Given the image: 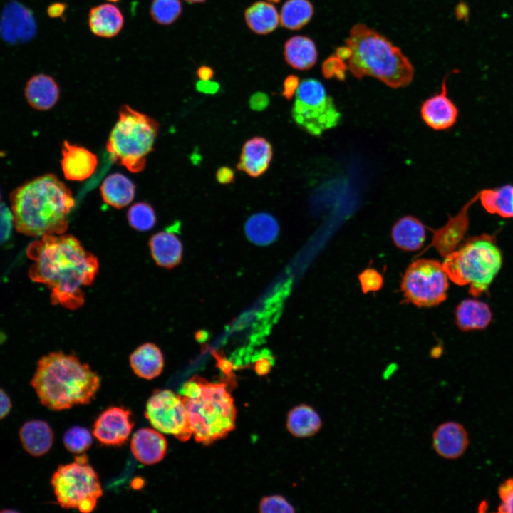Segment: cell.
<instances>
[{
  "label": "cell",
  "instance_id": "obj_1",
  "mask_svg": "<svg viewBox=\"0 0 513 513\" xmlns=\"http://www.w3.org/2000/svg\"><path fill=\"white\" fill-rule=\"evenodd\" d=\"M26 254L33 261L29 277L48 287L53 304L73 310L83 304V288L94 281L98 261L75 237L43 235L29 244Z\"/></svg>",
  "mask_w": 513,
  "mask_h": 513
},
{
  "label": "cell",
  "instance_id": "obj_2",
  "mask_svg": "<svg viewBox=\"0 0 513 513\" xmlns=\"http://www.w3.org/2000/svg\"><path fill=\"white\" fill-rule=\"evenodd\" d=\"M14 224L24 234L42 237L61 234L75 206L71 190L55 175L38 177L11 195Z\"/></svg>",
  "mask_w": 513,
  "mask_h": 513
},
{
  "label": "cell",
  "instance_id": "obj_3",
  "mask_svg": "<svg viewBox=\"0 0 513 513\" xmlns=\"http://www.w3.org/2000/svg\"><path fill=\"white\" fill-rule=\"evenodd\" d=\"M41 403L54 410L91 402L100 385L98 374L71 354L52 352L38 362L31 380Z\"/></svg>",
  "mask_w": 513,
  "mask_h": 513
},
{
  "label": "cell",
  "instance_id": "obj_4",
  "mask_svg": "<svg viewBox=\"0 0 513 513\" xmlns=\"http://www.w3.org/2000/svg\"><path fill=\"white\" fill-rule=\"evenodd\" d=\"M347 67L356 78H375L392 88L408 86L414 67L401 49L388 38L363 23L353 26L346 44Z\"/></svg>",
  "mask_w": 513,
  "mask_h": 513
},
{
  "label": "cell",
  "instance_id": "obj_5",
  "mask_svg": "<svg viewBox=\"0 0 513 513\" xmlns=\"http://www.w3.org/2000/svg\"><path fill=\"white\" fill-rule=\"evenodd\" d=\"M180 393L197 442L209 445L234 428L237 411L224 383L194 376Z\"/></svg>",
  "mask_w": 513,
  "mask_h": 513
},
{
  "label": "cell",
  "instance_id": "obj_6",
  "mask_svg": "<svg viewBox=\"0 0 513 513\" xmlns=\"http://www.w3.org/2000/svg\"><path fill=\"white\" fill-rule=\"evenodd\" d=\"M501 252L494 238L483 234L469 239L445 256L442 267L452 281L469 286L478 296L487 290L502 266Z\"/></svg>",
  "mask_w": 513,
  "mask_h": 513
},
{
  "label": "cell",
  "instance_id": "obj_7",
  "mask_svg": "<svg viewBox=\"0 0 513 513\" xmlns=\"http://www.w3.org/2000/svg\"><path fill=\"white\" fill-rule=\"evenodd\" d=\"M160 124L151 117L123 105L106 145L110 158L132 172L144 170L153 150Z\"/></svg>",
  "mask_w": 513,
  "mask_h": 513
},
{
  "label": "cell",
  "instance_id": "obj_8",
  "mask_svg": "<svg viewBox=\"0 0 513 513\" xmlns=\"http://www.w3.org/2000/svg\"><path fill=\"white\" fill-rule=\"evenodd\" d=\"M56 499L62 508L89 513L95 507L103 490L98 477L88 463L86 455L59 466L51 477Z\"/></svg>",
  "mask_w": 513,
  "mask_h": 513
},
{
  "label": "cell",
  "instance_id": "obj_9",
  "mask_svg": "<svg viewBox=\"0 0 513 513\" xmlns=\"http://www.w3.org/2000/svg\"><path fill=\"white\" fill-rule=\"evenodd\" d=\"M291 113L295 122L314 136L337 126L341 119L333 98L321 82L315 78L300 83Z\"/></svg>",
  "mask_w": 513,
  "mask_h": 513
},
{
  "label": "cell",
  "instance_id": "obj_10",
  "mask_svg": "<svg viewBox=\"0 0 513 513\" xmlns=\"http://www.w3.org/2000/svg\"><path fill=\"white\" fill-rule=\"evenodd\" d=\"M447 279L438 261L419 259L406 269L401 289L406 300L418 306H436L447 297Z\"/></svg>",
  "mask_w": 513,
  "mask_h": 513
},
{
  "label": "cell",
  "instance_id": "obj_11",
  "mask_svg": "<svg viewBox=\"0 0 513 513\" xmlns=\"http://www.w3.org/2000/svg\"><path fill=\"white\" fill-rule=\"evenodd\" d=\"M145 417L159 432L187 441L192 435L182 395L170 390H157L148 399Z\"/></svg>",
  "mask_w": 513,
  "mask_h": 513
},
{
  "label": "cell",
  "instance_id": "obj_12",
  "mask_svg": "<svg viewBox=\"0 0 513 513\" xmlns=\"http://www.w3.org/2000/svg\"><path fill=\"white\" fill-rule=\"evenodd\" d=\"M130 412L118 407L104 410L95 420L93 434L102 444L119 446L128 440L134 423Z\"/></svg>",
  "mask_w": 513,
  "mask_h": 513
},
{
  "label": "cell",
  "instance_id": "obj_13",
  "mask_svg": "<svg viewBox=\"0 0 513 513\" xmlns=\"http://www.w3.org/2000/svg\"><path fill=\"white\" fill-rule=\"evenodd\" d=\"M443 78L441 90L426 99L420 107V115L427 125L435 130H444L457 122L459 110L447 95V77Z\"/></svg>",
  "mask_w": 513,
  "mask_h": 513
},
{
  "label": "cell",
  "instance_id": "obj_14",
  "mask_svg": "<svg viewBox=\"0 0 513 513\" xmlns=\"http://www.w3.org/2000/svg\"><path fill=\"white\" fill-rule=\"evenodd\" d=\"M480 191L461 208L457 214L450 217L445 225L432 231L430 245L443 256L455 250L462 239L469 224L468 211L479 200Z\"/></svg>",
  "mask_w": 513,
  "mask_h": 513
},
{
  "label": "cell",
  "instance_id": "obj_15",
  "mask_svg": "<svg viewBox=\"0 0 513 513\" xmlns=\"http://www.w3.org/2000/svg\"><path fill=\"white\" fill-rule=\"evenodd\" d=\"M432 441L435 452L447 460L460 457L469 445L468 434L465 428L455 421L440 424L432 432Z\"/></svg>",
  "mask_w": 513,
  "mask_h": 513
},
{
  "label": "cell",
  "instance_id": "obj_16",
  "mask_svg": "<svg viewBox=\"0 0 513 513\" xmlns=\"http://www.w3.org/2000/svg\"><path fill=\"white\" fill-rule=\"evenodd\" d=\"M61 168L66 179L82 181L95 172L97 156L88 150L65 141L62 147Z\"/></svg>",
  "mask_w": 513,
  "mask_h": 513
},
{
  "label": "cell",
  "instance_id": "obj_17",
  "mask_svg": "<svg viewBox=\"0 0 513 513\" xmlns=\"http://www.w3.org/2000/svg\"><path fill=\"white\" fill-rule=\"evenodd\" d=\"M272 156L270 142L263 137L255 136L244 144L237 168L250 177H257L267 170Z\"/></svg>",
  "mask_w": 513,
  "mask_h": 513
},
{
  "label": "cell",
  "instance_id": "obj_18",
  "mask_svg": "<svg viewBox=\"0 0 513 513\" xmlns=\"http://www.w3.org/2000/svg\"><path fill=\"white\" fill-rule=\"evenodd\" d=\"M130 449L135 457L145 465H153L165 457L167 442L165 437L150 428H141L133 436Z\"/></svg>",
  "mask_w": 513,
  "mask_h": 513
},
{
  "label": "cell",
  "instance_id": "obj_19",
  "mask_svg": "<svg viewBox=\"0 0 513 513\" xmlns=\"http://www.w3.org/2000/svg\"><path fill=\"white\" fill-rule=\"evenodd\" d=\"M124 23L122 11L112 4L97 5L88 13V27L93 35L100 38L116 36L123 29Z\"/></svg>",
  "mask_w": 513,
  "mask_h": 513
},
{
  "label": "cell",
  "instance_id": "obj_20",
  "mask_svg": "<svg viewBox=\"0 0 513 513\" xmlns=\"http://www.w3.org/2000/svg\"><path fill=\"white\" fill-rule=\"evenodd\" d=\"M24 94L28 103L32 108L46 110L57 103L60 89L53 77L38 73L31 76L26 82Z\"/></svg>",
  "mask_w": 513,
  "mask_h": 513
},
{
  "label": "cell",
  "instance_id": "obj_21",
  "mask_svg": "<svg viewBox=\"0 0 513 513\" xmlns=\"http://www.w3.org/2000/svg\"><path fill=\"white\" fill-rule=\"evenodd\" d=\"M284 58L286 63L294 69L306 71L317 62L318 50L315 42L306 36H294L284 46Z\"/></svg>",
  "mask_w": 513,
  "mask_h": 513
},
{
  "label": "cell",
  "instance_id": "obj_22",
  "mask_svg": "<svg viewBox=\"0 0 513 513\" xmlns=\"http://www.w3.org/2000/svg\"><path fill=\"white\" fill-rule=\"evenodd\" d=\"M19 437L24 448L30 455L39 457L47 453L53 445V432L43 420L26 422L19 430Z\"/></svg>",
  "mask_w": 513,
  "mask_h": 513
},
{
  "label": "cell",
  "instance_id": "obj_23",
  "mask_svg": "<svg viewBox=\"0 0 513 513\" xmlns=\"http://www.w3.org/2000/svg\"><path fill=\"white\" fill-rule=\"evenodd\" d=\"M150 252L155 263L162 267L172 269L182 260V244L179 238L170 232H160L149 241Z\"/></svg>",
  "mask_w": 513,
  "mask_h": 513
},
{
  "label": "cell",
  "instance_id": "obj_24",
  "mask_svg": "<svg viewBox=\"0 0 513 513\" xmlns=\"http://www.w3.org/2000/svg\"><path fill=\"white\" fill-rule=\"evenodd\" d=\"M130 364L138 377L147 380L153 379L159 376L162 371V353L155 344L145 343L130 354Z\"/></svg>",
  "mask_w": 513,
  "mask_h": 513
},
{
  "label": "cell",
  "instance_id": "obj_25",
  "mask_svg": "<svg viewBox=\"0 0 513 513\" xmlns=\"http://www.w3.org/2000/svg\"><path fill=\"white\" fill-rule=\"evenodd\" d=\"M391 236L394 244L405 251H417L423 245L425 227L418 218L407 215L400 218L393 225Z\"/></svg>",
  "mask_w": 513,
  "mask_h": 513
},
{
  "label": "cell",
  "instance_id": "obj_26",
  "mask_svg": "<svg viewBox=\"0 0 513 513\" xmlns=\"http://www.w3.org/2000/svg\"><path fill=\"white\" fill-rule=\"evenodd\" d=\"M244 16L249 28L258 35L273 32L280 23L277 9L267 1L254 2L245 9Z\"/></svg>",
  "mask_w": 513,
  "mask_h": 513
},
{
  "label": "cell",
  "instance_id": "obj_27",
  "mask_svg": "<svg viewBox=\"0 0 513 513\" xmlns=\"http://www.w3.org/2000/svg\"><path fill=\"white\" fill-rule=\"evenodd\" d=\"M100 189L102 198L107 204L121 209L133 201L135 186L126 176L114 173L104 180Z\"/></svg>",
  "mask_w": 513,
  "mask_h": 513
},
{
  "label": "cell",
  "instance_id": "obj_28",
  "mask_svg": "<svg viewBox=\"0 0 513 513\" xmlns=\"http://www.w3.org/2000/svg\"><path fill=\"white\" fill-rule=\"evenodd\" d=\"M456 323L462 331L482 329L492 319L488 305L475 299H466L460 303L455 312Z\"/></svg>",
  "mask_w": 513,
  "mask_h": 513
},
{
  "label": "cell",
  "instance_id": "obj_29",
  "mask_svg": "<svg viewBox=\"0 0 513 513\" xmlns=\"http://www.w3.org/2000/svg\"><path fill=\"white\" fill-rule=\"evenodd\" d=\"M322 426L318 413L310 405L301 404L288 413L286 428L296 437H307L316 435Z\"/></svg>",
  "mask_w": 513,
  "mask_h": 513
},
{
  "label": "cell",
  "instance_id": "obj_30",
  "mask_svg": "<svg viewBox=\"0 0 513 513\" xmlns=\"http://www.w3.org/2000/svg\"><path fill=\"white\" fill-rule=\"evenodd\" d=\"M479 200L488 213L513 218V184L482 190Z\"/></svg>",
  "mask_w": 513,
  "mask_h": 513
},
{
  "label": "cell",
  "instance_id": "obj_31",
  "mask_svg": "<svg viewBox=\"0 0 513 513\" xmlns=\"http://www.w3.org/2000/svg\"><path fill=\"white\" fill-rule=\"evenodd\" d=\"M244 230L248 239L257 245H267L278 237L279 227L270 214L259 212L252 215L246 222Z\"/></svg>",
  "mask_w": 513,
  "mask_h": 513
},
{
  "label": "cell",
  "instance_id": "obj_32",
  "mask_svg": "<svg viewBox=\"0 0 513 513\" xmlns=\"http://www.w3.org/2000/svg\"><path fill=\"white\" fill-rule=\"evenodd\" d=\"M314 13L309 0H286L281 9L279 22L286 29L299 30L311 21Z\"/></svg>",
  "mask_w": 513,
  "mask_h": 513
},
{
  "label": "cell",
  "instance_id": "obj_33",
  "mask_svg": "<svg viewBox=\"0 0 513 513\" xmlns=\"http://www.w3.org/2000/svg\"><path fill=\"white\" fill-rule=\"evenodd\" d=\"M182 5L180 0H152L150 15L157 24L169 26L181 16Z\"/></svg>",
  "mask_w": 513,
  "mask_h": 513
},
{
  "label": "cell",
  "instance_id": "obj_34",
  "mask_svg": "<svg viewBox=\"0 0 513 513\" xmlns=\"http://www.w3.org/2000/svg\"><path fill=\"white\" fill-rule=\"evenodd\" d=\"M127 217L130 227L140 232L150 230L156 224L155 211L145 202H138L131 206Z\"/></svg>",
  "mask_w": 513,
  "mask_h": 513
},
{
  "label": "cell",
  "instance_id": "obj_35",
  "mask_svg": "<svg viewBox=\"0 0 513 513\" xmlns=\"http://www.w3.org/2000/svg\"><path fill=\"white\" fill-rule=\"evenodd\" d=\"M63 444L71 452L81 454L87 450L93 442L90 432L82 427H73L63 435Z\"/></svg>",
  "mask_w": 513,
  "mask_h": 513
},
{
  "label": "cell",
  "instance_id": "obj_36",
  "mask_svg": "<svg viewBox=\"0 0 513 513\" xmlns=\"http://www.w3.org/2000/svg\"><path fill=\"white\" fill-rule=\"evenodd\" d=\"M259 511L261 513H293L295 509L284 497L271 495L261 499Z\"/></svg>",
  "mask_w": 513,
  "mask_h": 513
},
{
  "label": "cell",
  "instance_id": "obj_37",
  "mask_svg": "<svg viewBox=\"0 0 513 513\" xmlns=\"http://www.w3.org/2000/svg\"><path fill=\"white\" fill-rule=\"evenodd\" d=\"M347 64L343 61L338 58L336 55H333L326 58L321 67L323 76L326 78H337L343 81L345 79L346 71L347 70Z\"/></svg>",
  "mask_w": 513,
  "mask_h": 513
},
{
  "label": "cell",
  "instance_id": "obj_38",
  "mask_svg": "<svg viewBox=\"0 0 513 513\" xmlns=\"http://www.w3.org/2000/svg\"><path fill=\"white\" fill-rule=\"evenodd\" d=\"M498 494L501 499L498 512L513 513V478L507 479L499 486Z\"/></svg>",
  "mask_w": 513,
  "mask_h": 513
},
{
  "label": "cell",
  "instance_id": "obj_39",
  "mask_svg": "<svg viewBox=\"0 0 513 513\" xmlns=\"http://www.w3.org/2000/svg\"><path fill=\"white\" fill-rule=\"evenodd\" d=\"M361 287L364 292L376 291L381 287V275L374 269H366L359 276Z\"/></svg>",
  "mask_w": 513,
  "mask_h": 513
},
{
  "label": "cell",
  "instance_id": "obj_40",
  "mask_svg": "<svg viewBox=\"0 0 513 513\" xmlns=\"http://www.w3.org/2000/svg\"><path fill=\"white\" fill-rule=\"evenodd\" d=\"M14 224L12 212L3 204H0V242L6 240Z\"/></svg>",
  "mask_w": 513,
  "mask_h": 513
},
{
  "label": "cell",
  "instance_id": "obj_41",
  "mask_svg": "<svg viewBox=\"0 0 513 513\" xmlns=\"http://www.w3.org/2000/svg\"><path fill=\"white\" fill-rule=\"evenodd\" d=\"M299 78L294 74L287 76L283 82L282 95L286 100H290L299 86Z\"/></svg>",
  "mask_w": 513,
  "mask_h": 513
},
{
  "label": "cell",
  "instance_id": "obj_42",
  "mask_svg": "<svg viewBox=\"0 0 513 513\" xmlns=\"http://www.w3.org/2000/svg\"><path fill=\"white\" fill-rule=\"evenodd\" d=\"M269 104V96L262 92L254 93L249 98L250 108L256 111H261L266 109Z\"/></svg>",
  "mask_w": 513,
  "mask_h": 513
},
{
  "label": "cell",
  "instance_id": "obj_43",
  "mask_svg": "<svg viewBox=\"0 0 513 513\" xmlns=\"http://www.w3.org/2000/svg\"><path fill=\"white\" fill-rule=\"evenodd\" d=\"M271 360V358L268 355H261L256 358L254 366L256 373L259 375H264L269 373L272 366Z\"/></svg>",
  "mask_w": 513,
  "mask_h": 513
},
{
  "label": "cell",
  "instance_id": "obj_44",
  "mask_svg": "<svg viewBox=\"0 0 513 513\" xmlns=\"http://www.w3.org/2000/svg\"><path fill=\"white\" fill-rule=\"evenodd\" d=\"M219 84L211 80H199L196 83V89L205 94H215L219 90Z\"/></svg>",
  "mask_w": 513,
  "mask_h": 513
},
{
  "label": "cell",
  "instance_id": "obj_45",
  "mask_svg": "<svg viewBox=\"0 0 513 513\" xmlns=\"http://www.w3.org/2000/svg\"><path fill=\"white\" fill-rule=\"evenodd\" d=\"M213 356L217 361V366L220 370L227 375H229L234 368V365L228 359H227L222 352L214 351Z\"/></svg>",
  "mask_w": 513,
  "mask_h": 513
},
{
  "label": "cell",
  "instance_id": "obj_46",
  "mask_svg": "<svg viewBox=\"0 0 513 513\" xmlns=\"http://www.w3.org/2000/svg\"><path fill=\"white\" fill-rule=\"evenodd\" d=\"M68 5L64 2H54L46 9L47 15L51 19L63 18Z\"/></svg>",
  "mask_w": 513,
  "mask_h": 513
},
{
  "label": "cell",
  "instance_id": "obj_47",
  "mask_svg": "<svg viewBox=\"0 0 513 513\" xmlns=\"http://www.w3.org/2000/svg\"><path fill=\"white\" fill-rule=\"evenodd\" d=\"M216 178L218 182L227 185L232 182L234 179V172L229 167H222L219 168L216 173Z\"/></svg>",
  "mask_w": 513,
  "mask_h": 513
},
{
  "label": "cell",
  "instance_id": "obj_48",
  "mask_svg": "<svg viewBox=\"0 0 513 513\" xmlns=\"http://www.w3.org/2000/svg\"><path fill=\"white\" fill-rule=\"evenodd\" d=\"M11 403L9 397L0 389V419L6 417L11 410Z\"/></svg>",
  "mask_w": 513,
  "mask_h": 513
},
{
  "label": "cell",
  "instance_id": "obj_49",
  "mask_svg": "<svg viewBox=\"0 0 513 513\" xmlns=\"http://www.w3.org/2000/svg\"><path fill=\"white\" fill-rule=\"evenodd\" d=\"M196 75L200 80H211L214 76V71L212 67L203 65L197 68Z\"/></svg>",
  "mask_w": 513,
  "mask_h": 513
},
{
  "label": "cell",
  "instance_id": "obj_50",
  "mask_svg": "<svg viewBox=\"0 0 513 513\" xmlns=\"http://www.w3.org/2000/svg\"><path fill=\"white\" fill-rule=\"evenodd\" d=\"M189 4H199L206 1V0H184Z\"/></svg>",
  "mask_w": 513,
  "mask_h": 513
},
{
  "label": "cell",
  "instance_id": "obj_51",
  "mask_svg": "<svg viewBox=\"0 0 513 513\" xmlns=\"http://www.w3.org/2000/svg\"><path fill=\"white\" fill-rule=\"evenodd\" d=\"M268 2L270 3H279L281 0H266Z\"/></svg>",
  "mask_w": 513,
  "mask_h": 513
},
{
  "label": "cell",
  "instance_id": "obj_52",
  "mask_svg": "<svg viewBox=\"0 0 513 513\" xmlns=\"http://www.w3.org/2000/svg\"><path fill=\"white\" fill-rule=\"evenodd\" d=\"M106 1H110V2H113V3H116V2L120 1V0H106Z\"/></svg>",
  "mask_w": 513,
  "mask_h": 513
},
{
  "label": "cell",
  "instance_id": "obj_53",
  "mask_svg": "<svg viewBox=\"0 0 513 513\" xmlns=\"http://www.w3.org/2000/svg\"><path fill=\"white\" fill-rule=\"evenodd\" d=\"M0 200H1V194H0Z\"/></svg>",
  "mask_w": 513,
  "mask_h": 513
}]
</instances>
